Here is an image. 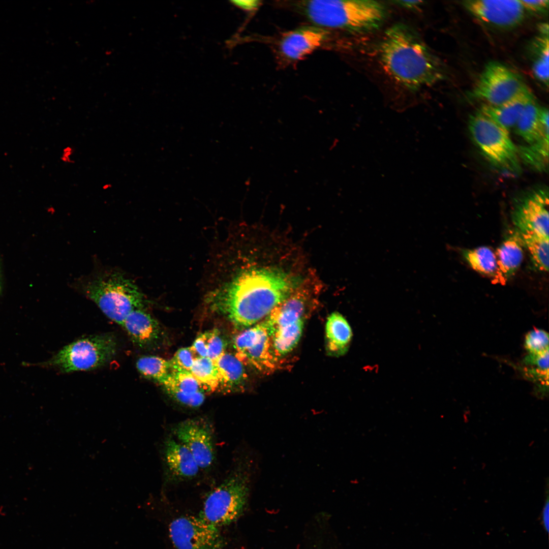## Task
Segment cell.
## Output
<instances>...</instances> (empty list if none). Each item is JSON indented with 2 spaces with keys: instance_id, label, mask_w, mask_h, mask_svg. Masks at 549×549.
I'll list each match as a JSON object with an SVG mask.
<instances>
[{
  "instance_id": "1",
  "label": "cell",
  "mask_w": 549,
  "mask_h": 549,
  "mask_svg": "<svg viewBox=\"0 0 549 549\" xmlns=\"http://www.w3.org/2000/svg\"><path fill=\"white\" fill-rule=\"evenodd\" d=\"M209 291L205 302L238 328H247L264 319L302 282L273 267H252L225 278Z\"/></svg>"
},
{
  "instance_id": "2",
  "label": "cell",
  "mask_w": 549,
  "mask_h": 549,
  "mask_svg": "<svg viewBox=\"0 0 549 549\" xmlns=\"http://www.w3.org/2000/svg\"><path fill=\"white\" fill-rule=\"evenodd\" d=\"M377 56L386 74L411 92L431 86L444 77L439 59L418 34L404 23L394 24L386 30Z\"/></svg>"
},
{
  "instance_id": "3",
  "label": "cell",
  "mask_w": 549,
  "mask_h": 549,
  "mask_svg": "<svg viewBox=\"0 0 549 549\" xmlns=\"http://www.w3.org/2000/svg\"><path fill=\"white\" fill-rule=\"evenodd\" d=\"M256 454L240 455L226 478L207 495L200 517L219 528L231 524L243 513L259 469Z\"/></svg>"
},
{
  "instance_id": "4",
  "label": "cell",
  "mask_w": 549,
  "mask_h": 549,
  "mask_svg": "<svg viewBox=\"0 0 549 549\" xmlns=\"http://www.w3.org/2000/svg\"><path fill=\"white\" fill-rule=\"evenodd\" d=\"M293 4L314 25L354 33L379 28L387 13L384 4L374 1H302Z\"/></svg>"
},
{
  "instance_id": "5",
  "label": "cell",
  "mask_w": 549,
  "mask_h": 549,
  "mask_svg": "<svg viewBox=\"0 0 549 549\" xmlns=\"http://www.w3.org/2000/svg\"><path fill=\"white\" fill-rule=\"evenodd\" d=\"M75 285L109 319L120 325L132 311L143 306L144 297L137 286L117 269H101L80 278Z\"/></svg>"
},
{
  "instance_id": "6",
  "label": "cell",
  "mask_w": 549,
  "mask_h": 549,
  "mask_svg": "<svg viewBox=\"0 0 549 549\" xmlns=\"http://www.w3.org/2000/svg\"><path fill=\"white\" fill-rule=\"evenodd\" d=\"M301 283L262 321L277 356L281 359L297 346L313 301L310 288Z\"/></svg>"
},
{
  "instance_id": "7",
  "label": "cell",
  "mask_w": 549,
  "mask_h": 549,
  "mask_svg": "<svg viewBox=\"0 0 549 549\" xmlns=\"http://www.w3.org/2000/svg\"><path fill=\"white\" fill-rule=\"evenodd\" d=\"M116 350L117 341L113 335H94L65 346L45 364L64 373L90 370L109 362Z\"/></svg>"
},
{
  "instance_id": "8",
  "label": "cell",
  "mask_w": 549,
  "mask_h": 549,
  "mask_svg": "<svg viewBox=\"0 0 549 549\" xmlns=\"http://www.w3.org/2000/svg\"><path fill=\"white\" fill-rule=\"evenodd\" d=\"M474 141L491 162L511 171L519 169L517 150L508 131L478 112L469 118Z\"/></svg>"
},
{
  "instance_id": "9",
  "label": "cell",
  "mask_w": 549,
  "mask_h": 549,
  "mask_svg": "<svg viewBox=\"0 0 549 549\" xmlns=\"http://www.w3.org/2000/svg\"><path fill=\"white\" fill-rule=\"evenodd\" d=\"M529 88L522 78L503 64L492 62L478 78L472 95L485 102L498 106L517 97Z\"/></svg>"
},
{
  "instance_id": "10",
  "label": "cell",
  "mask_w": 549,
  "mask_h": 549,
  "mask_svg": "<svg viewBox=\"0 0 549 549\" xmlns=\"http://www.w3.org/2000/svg\"><path fill=\"white\" fill-rule=\"evenodd\" d=\"M235 356L243 364L264 373L277 370L280 359L274 350L268 328L263 322L251 326L235 339Z\"/></svg>"
},
{
  "instance_id": "11",
  "label": "cell",
  "mask_w": 549,
  "mask_h": 549,
  "mask_svg": "<svg viewBox=\"0 0 549 549\" xmlns=\"http://www.w3.org/2000/svg\"><path fill=\"white\" fill-rule=\"evenodd\" d=\"M169 535L176 549H224L226 545L219 528L200 516L175 518L169 526Z\"/></svg>"
},
{
  "instance_id": "12",
  "label": "cell",
  "mask_w": 549,
  "mask_h": 549,
  "mask_svg": "<svg viewBox=\"0 0 549 549\" xmlns=\"http://www.w3.org/2000/svg\"><path fill=\"white\" fill-rule=\"evenodd\" d=\"M173 436L185 445L200 469H207L215 460L214 436L210 425L203 419H188L175 424Z\"/></svg>"
},
{
  "instance_id": "13",
  "label": "cell",
  "mask_w": 549,
  "mask_h": 549,
  "mask_svg": "<svg viewBox=\"0 0 549 549\" xmlns=\"http://www.w3.org/2000/svg\"><path fill=\"white\" fill-rule=\"evenodd\" d=\"M463 5L481 22L502 28L520 24L525 14L520 0H470L463 2Z\"/></svg>"
},
{
  "instance_id": "14",
  "label": "cell",
  "mask_w": 549,
  "mask_h": 549,
  "mask_svg": "<svg viewBox=\"0 0 549 549\" xmlns=\"http://www.w3.org/2000/svg\"><path fill=\"white\" fill-rule=\"evenodd\" d=\"M548 192L539 189L521 199L512 211L517 231L548 237Z\"/></svg>"
},
{
  "instance_id": "15",
  "label": "cell",
  "mask_w": 549,
  "mask_h": 549,
  "mask_svg": "<svg viewBox=\"0 0 549 549\" xmlns=\"http://www.w3.org/2000/svg\"><path fill=\"white\" fill-rule=\"evenodd\" d=\"M329 36L325 28L316 25L301 26L284 34L279 42L278 51L286 60L296 62L320 47Z\"/></svg>"
},
{
  "instance_id": "16",
  "label": "cell",
  "mask_w": 549,
  "mask_h": 549,
  "mask_svg": "<svg viewBox=\"0 0 549 549\" xmlns=\"http://www.w3.org/2000/svg\"><path fill=\"white\" fill-rule=\"evenodd\" d=\"M160 383L170 397L186 407H199L205 400L203 386L190 372H171Z\"/></svg>"
},
{
  "instance_id": "17",
  "label": "cell",
  "mask_w": 549,
  "mask_h": 549,
  "mask_svg": "<svg viewBox=\"0 0 549 549\" xmlns=\"http://www.w3.org/2000/svg\"><path fill=\"white\" fill-rule=\"evenodd\" d=\"M164 458L167 470L173 478L184 480L195 478L200 470L188 448L173 436L164 444Z\"/></svg>"
},
{
  "instance_id": "18",
  "label": "cell",
  "mask_w": 549,
  "mask_h": 549,
  "mask_svg": "<svg viewBox=\"0 0 549 549\" xmlns=\"http://www.w3.org/2000/svg\"><path fill=\"white\" fill-rule=\"evenodd\" d=\"M535 99L524 108L514 126L516 134L529 144L548 138V114L542 112Z\"/></svg>"
},
{
  "instance_id": "19",
  "label": "cell",
  "mask_w": 549,
  "mask_h": 549,
  "mask_svg": "<svg viewBox=\"0 0 549 549\" xmlns=\"http://www.w3.org/2000/svg\"><path fill=\"white\" fill-rule=\"evenodd\" d=\"M121 326L134 344L140 347L153 343L158 339L160 332L158 322L142 309L132 311Z\"/></svg>"
},
{
  "instance_id": "20",
  "label": "cell",
  "mask_w": 549,
  "mask_h": 549,
  "mask_svg": "<svg viewBox=\"0 0 549 549\" xmlns=\"http://www.w3.org/2000/svg\"><path fill=\"white\" fill-rule=\"evenodd\" d=\"M535 98L530 89L498 106L484 104L479 111L508 131L514 127L526 105Z\"/></svg>"
},
{
  "instance_id": "21",
  "label": "cell",
  "mask_w": 549,
  "mask_h": 549,
  "mask_svg": "<svg viewBox=\"0 0 549 549\" xmlns=\"http://www.w3.org/2000/svg\"><path fill=\"white\" fill-rule=\"evenodd\" d=\"M352 338V331L346 318L338 312L331 313L325 324L326 350L332 356L346 353Z\"/></svg>"
},
{
  "instance_id": "22",
  "label": "cell",
  "mask_w": 549,
  "mask_h": 549,
  "mask_svg": "<svg viewBox=\"0 0 549 549\" xmlns=\"http://www.w3.org/2000/svg\"><path fill=\"white\" fill-rule=\"evenodd\" d=\"M214 362L218 372L219 388L232 391L243 387L247 374L244 364L235 355L224 352Z\"/></svg>"
},
{
  "instance_id": "23",
  "label": "cell",
  "mask_w": 549,
  "mask_h": 549,
  "mask_svg": "<svg viewBox=\"0 0 549 549\" xmlns=\"http://www.w3.org/2000/svg\"><path fill=\"white\" fill-rule=\"evenodd\" d=\"M522 245L516 236L509 238L500 245L496 253L498 269L506 278L512 276L523 260Z\"/></svg>"
},
{
  "instance_id": "24",
  "label": "cell",
  "mask_w": 549,
  "mask_h": 549,
  "mask_svg": "<svg viewBox=\"0 0 549 549\" xmlns=\"http://www.w3.org/2000/svg\"><path fill=\"white\" fill-rule=\"evenodd\" d=\"M516 236L528 251L531 261L538 270H548V237L517 231Z\"/></svg>"
},
{
  "instance_id": "25",
  "label": "cell",
  "mask_w": 549,
  "mask_h": 549,
  "mask_svg": "<svg viewBox=\"0 0 549 549\" xmlns=\"http://www.w3.org/2000/svg\"><path fill=\"white\" fill-rule=\"evenodd\" d=\"M461 253L469 265L475 271L487 276H494L497 272L496 256L489 248L483 246L473 249H464Z\"/></svg>"
},
{
  "instance_id": "26",
  "label": "cell",
  "mask_w": 549,
  "mask_h": 549,
  "mask_svg": "<svg viewBox=\"0 0 549 549\" xmlns=\"http://www.w3.org/2000/svg\"><path fill=\"white\" fill-rule=\"evenodd\" d=\"M190 372L205 390L214 391L219 388L217 369L214 361L209 358H195Z\"/></svg>"
},
{
  "instance_id": "27",
  "label": "cell",
  "mask_w": 549,
  "mask_h": 549,
  "mask_svg": "<svg viewBox=\"0 0 549 549\" xmlns=\"http://www.w3.org/2000/svg\"><path fill=\"white\" fill-rule=\"evenodd\" d=\"M136 368L144 377L161 383L171 373L169 361L156 356H144L136 362Z\"/></svg>"
},
{
  "instance_id": "28",
  "label": "cell",
  "mask_w": 549,
  "mask_h": 549,
  "mask_svg": "<svg viewBox=\"0 0 549 549\" xmlns=\"http://www.w3.org/2000/svg\"><path fill=\"white\" fill-rule=\"evenodd\" d=\"M537 55L533 64L534 75L546 86L548 85V35L542 34L536 40Z\"/></svg>"
},
{
  "instance_id": "29",
  "label": "cell",
  "mask_w": 549,
  "mask_h": 549,
  "mask_svg": "<svg viewBox=\"0 0 549 549\" xmlns=\"http://www.w3.org/2000/svg\"><path fill=\"white\" fill-rule=\"evenodd\" d=\"M525 347L529 355L538 356L548 353V333L542 329L530 331L526 336Z\"/></svg>"
},
{
  "instance_id": "30",
  "label": "cell",
  "mask_w": 549,
  "mask_h": 549,
  "mask_svg": "<svg viewBox=\"0 0 549 549\" xmlns=\"http://www.w3.org/2000/svg\"><path fill=\"white\" fill-rule=\"evenodd\" d=\"M195 358L190 347L178 349L169 361L171 372H191Z\"/></svg>"
},
{
  "instance_id": "31",
  "label": "cell",
  "mask_w": 549,
  "mask_h": 549,
  "mask_svg": "<svg viewBox=\"0 0 549 549\" xmlns=\"http://www.w3.org/2000/svg\"><path fill=\"white\" fill-rule=\"evenodd\" d=\"M208 346V356L213 361L218 359L225 352L227 342L218 329L205 332Z\"/></svg>"
},
{
  "instance_id": "32",
  "label": "cell",
  "mask_w": 549,
  "mask_h": 549,
  "mask_svg": "<svg viewBox=\"0 0 549 549\" xmlns=\"http://www.w3.org/2000/svg\"><path fill=\"white\" fill-rule=\"evenodd\" d=\"M195 358L208 356V346L205 332L200 334L190 347Z\"/></svg>"
},
{
  "instance_id": "33",
  "label": "cell",
  "mask_w": 549,
  "mask_h": 549,
  "mask_svg": "<svg viewBox=\"0 0 549 549\" xmlns=\"http://www.w3.org/2000/svg\"><path fill=\"white\" fill-rule=\"evenodd\" d=\"M525 10L533 12H544L548 8V0H520Z\"/></svg>"
},
{
  "instance_id": "34",
  "label": "cell",
  "mask_w": 549,
  "mask_h": 549,
  "mask_svg": "<svg viewBox=\"0 0 549 549\" xmlns=\"http://www.w3.org/2000/svg\"><path fill=\"white\" fill-rule=\"evenodd\" d=\"M231 3L235 6L245 11H251L256 10L261 5L259 1H232Z\"/></svg>"
},
{
  "instance_id": "35",
  "label": "cell",
  "mask_w": 549,
  "mask_h": 549,
  "mask_svg": "<svg viewBox=\"0 0 549 549\" xmlns=\"http://www.w3.org/2000/svg\"><path fill=\"white\" fill-rule=\"evenodd\" d=\"M546 498L542 511V522L546 532L548 531L549 527V502H548V480L546 479Z\"/></svg>"
},
{
  "instance_id": "36",
  "label": "cell",
  "mask_w": 549,
  "mask_h": 549,
  "mask_svg": "<svg viewBox=\"0 0 549 549\" xmlns=\"http://www.w3.org/2000/svg\"><path fill=\"white\" fill-rule=\"evenodd\" d=\"M395 5H398L403 8L410 9H415L421 6L423 2L420 1H398L392 2Z\"/></svg>"
},
{
  "instance_id": "37",
  "label": "cell",
  "mask_w": 549,
  "mask_h": 549,
  "mask_svg": "<svg viewBox=\"0 0 549 549\" xmlns=\"http://www.w3.org/2000/svg\"><path fill=\"white\" fill-rule=\"evenodd\" d=\"M71 150L72 149L69 147H68L65 149L64 151V153L63 155L64 157H63L62 159L65 161H67V159H69V156L70 157L71 154Z\"/></svg>"
},
{
  "instance_id": "38",
  "label": "cell",
  "mask_w": 549,
  "mask_h": 549,
  "mask_svg": "<svg viewBox=\"0 0 549 549\" xmlns=\"http://www.w3.org/2000/svg\"><path fill=\"white\" fill-rule=\"evenodd\" d=\"M1 291V276H0V293Z\"/></svg>"
}]
</instances>
